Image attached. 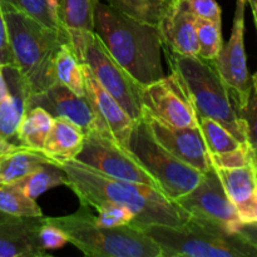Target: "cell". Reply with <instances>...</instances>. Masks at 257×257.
Masks as SVG:
<instances>
[{
	"label": "cell",
	"mask_w": 257,
	"mask_h": 257,
	"mask_svg": "<svg viewBox=\"0 0 257 257\" xmlns=\"http://www.w3.org/2000/svg\"><path fill=\"white\" fill-rule=\"evenodd\" d=\"M60 166L67 176L65 186L78 196L80 205L94 207L100 202H113L124 206L135 213L132 225L141 228L151 225L181 226L190 220V215L158 188L109 177L77 160Z\"/></svg>",
	"instance_id": "1"
},
{
	"label": "cell",
	"mask_w": 257,
	"mask_h": 257,
	"mask_svg": "<svg viewBox=\"0 0 257 257\" xmlns=\"http://www.w3.org/2000/svg\"><path fill=\"white\" fill-rule=\"evenodd\" d=\"M94 33L115 62L142 87L165 77L158 25L140 22L102 0L95 3Z\"/></svg>",
	"instance_id": "2"
},
{
	"label": "cell",
	"mask_w": 257,
	"mask_h": 257,
	"mask_svg": "<svg viewBox=\"0 0 257 257\" xmlns=\"http://www.w3.org/2000/svg\"><path fill=\"white\" fill-rule=\"evenodd\" d=\"M2 7L14 68L24 82L29 95L48 89L57 83L55 55L60 45L69 42L67 33L45 27L4 3H2Z\"/></svg>",
	"instance_id": "3"
},
{
	"label": "cell",
	"mask_w": 257,
	"mask_h": 257,
	"mask_svg": "<svg viewBox=\"0 0 257 257\" xmlns=\"http://www.w3.org/2000/svg\"><path fill=\"white\" fill-rule=\"evenodd\" d=\"M45 220L65 233L68 242L90 257H162L161 248L143 228L135 225L105 227L82 205L79 211Z\"/></svg>",
	"instance_id": "4"
},
{
	"label": "cell",
	"mask_w": 257,
	"mask_h": 257,
	"mask_svg": "<svg viewBox=\"0 0 257 257\" xmlns=\"http://www.w3.org/2000/svg\"><path fill=\"white\" fill-rule=\"evenodd\" d=\"M171 70L187 90L198 118L206 117L223 125L240 142H247V132L230 90L211 60L185 57L166 49Z\"/></svg>",
	"instance_id": "5"
},
{
	"label": "cell",
	"mask_w": 257,
	"mask_h": 257,
	"mask_svg": "<svg viewBox=\"0 0 257 257\" xmlns=\"http://www.w3.org/2000/svg\"><path fill=\"white\" fill-rule=\"evenodd\" d=\"M160 246L162 257H257V250L238 232L190 217L181 226L142 227Z\"/></svg>",
	"instance_id": "6"
},
{
	"label": "cell",
	"mask_w": 257,
	"mask_h": 257,
	"mask_svg": "<svg viewBox=\"0 0 257 257\" xmlns=\"http://www.w3.org/2000/svg\"><path fill=\"white\" fill-rule=\"evenodd\" d=\"M127 148L168 200L176 201L202 180V172L186 165L157 142L143 117L135 122Z\"/></svg>",
	"instance_id": "7"
},
{
	"label": "cell",
	"mask_w": 257,
	"mask_h": 257,
	"mask_svg": "<svg viewBox=\"0 0 257 257\" xmlns=\"http://www.w3.org/2000/svg\"><path fill=\"white\" fill-rule=\"evenodd\" d=\"M79 60L88 65L100 85L122 105L132 119L138 120L142 118V85L138 84L115 62L95 33H93L85 43Z\"/></svg>",
	"instance_id": "8"
},
{
	"label": "cell",
	"mask_w": 257,
	"mask_h": 257,
	"mask_svg": "<svg viewBox=\"0 0 257 257\" xmlns=\"http://www.w3.org/2000/svg\"><path fill=\"white\" fill-rule=\"evenodd\" d=\"M175 202L190 217L212 223L227 232L236 233L243 223L226 195L213 166L203 173L202 180L193 190L178 197Z\"/></svg>",
	"instance_id": "9"
},
{
	"label": "cell",
	"mask_w": 257,
	"mask_h": 257,
	"mask_svg": "<svg viewBox=\"0 0 257 257\" xmlns=\"http://www.w3.org/2000/svg\"><path fill=\"white\" fill-rule=\"evenodd\" d=\"M75 160L109 177L158 188L156 181L135 156L127 148L122 147L112 136L100 133L85 135L83 147Z\"/></svg>",
	"instance_id": "10"
},
{
	"label": "cell",
	"mask_w": 257,
	"mask_h": 257,
	"mask_svg": "<svg viewBox=\"0 0 257 257\" xmlns=\"http://www.w3.org/2000/svg\"><path fill=\"white\" fill-rule=\"evenodd\" d=\"M247 0H237L230 39L222 45L216 59L211 60L221 79L232 95L238 113L247 103L252 87L245 52V5Z\"/></svg>",
	"instance_id": "11"
},
{
	"label": "cell",
	"mask_w": 257,
	"mask_h": 257,
	"mask_svg": "<svg viewBox=\"0 0 257 257\" xmlns=\"http://www.w3.org/2000/svg\"><path fill=\"white\" fill-rule=\"evenodd\" d=\"M143 112L173 127H198L195 105L180 78L171 72L141 89Z\"/></svg>",
	"instance_id": "12"
},
{
	"label": "cell",
	"mask_w": 257,
	"mask_h": 257,
	"mask_svg": "<svg viewBox=\"0 0 257 257\" xmlns=\"http://www.w3.org/2000/svg\"><path fill=\"white\" fill-rule=\"evenodd\" d=\"M42 107L54 118L70 120L84 132L112 136L107 125L95 113L87 95H78L64 85L55 83L43 92L35 93L28 98V108Z\"/></svg>",
	"instance_id": "13"
},
{
	"label": "cell",
	"mask_w": 257,
	"mask_h": 257,
	"mask_svg": "<svg viewBox=\"0 0 257 257\" xmlns=\"http://www.w3.org/2000/svg\"><path fill=\"white\" fill-rule=\"evenodd\" d=\"M142 117L157 142L175 157L202 173L212 167L200 125L195 128H180L162 122L145 112Z\"/></svg>",
	"instance_id": "14"
},
{
	"label": "cell",
	"mask_w": 257,
	"mask_h": 257,
	"mask_svg": "<svg viewBox=\"0 0 257 257\" xmlns=\"http://www.w3.org/2000/svg\"><path fill=\"white\" fill-rule=\"evenodd\" d=\"M83 70L85 95L90 100L100 120L107 125L112 137L122 147L127 148L128 140L136 120L132 119L131 115L123 109L122 105L100 85L85 63H83Z\"/></svg>",
	"instance_id": "15"
},
{
	"label": "cell",
	"mask_w": 257,
	"mask_h": 257,
	"mask_svg": "<svg viewBox=\"0 0 257 257\" xmlns=\"http://www.w3.org/2000/svg\"><path fill=\"white\" fill-rule=\"evenodd\" d=\"M163 48L185 57H198L196 15L186 0H175L171 9L158 24Z\"/></svg>",
	"instance_id": "16"
},
{
	"label": "cell",
	"mask_w": 257,
	"mask_h": 257,
	"mask_svg": "<svg viewBox=\"0 0 257 257\" xmlns=\"http://www.w3.org/2000/svg\"><path fill=\"white\" fill-rule=\"evenodd\" d=\"M215 170L241 221H257V176L255 163L235 168L215 167Z\"/></svg>",
	"instance_id": "17"
},
{
	"label": "cell",
	"mask_w": 257,
	"mask_h": 257,
	"mask_svg": "<svg viewBox=\"0 0 257 257\" xmlns=\"http://www.w3.org/2000/svg\"><path fill=\"white\" fill-rule=\"evenodd\" d=\"M44 216L17 217L0 223V257H44L39 241Z\"/></svg>",
	"instance_id": "18"
},
{
	"label": "cell",
	"mask_w": 257,
	"mask_h": 257,
	"mask_svg": "<svg viewBox=\"0 0 257 257\" xmlns=\"http://www.w3.org/2000/svg\"><path fill=\"white\" fill-rule=\"evenodd\" d=\"M98 0H60L59 22L78 59L94 33V8Z\"/></svg>",
	"instance_id": "19"
},
{
	"label": "cell",
	"mask_w": 257,
	"mask_h": 257,
	"mask_svg": "<svg viewBox=\"0 0 257 257\" xmlns=\"http://www.w3.org/2000/svg\"><path fill=\"white\" fill-rule=\"evenodd\" d=\"M4 74L9 92L0 102V137L17 145V132L28 110L29 92L15 68L5 67Z\"/></svg>",
	"instance_id": "20"
},
{
	"label": "cell",
	"mask_w": 257,
	"mask_h": 257,
	"mask_svg": "<svg viewBox=\"0 0 257 257\" xmlns=\"http://www.w3.org/2000/svg\"><path fill=\"white\" fill-rule=\"evenodd\" d=\"M84 132L64 118H54V123L45 140L43 153L58 165L75 160L84 142Z\"/></svg>",
	"instance_id": "21"
},
{
	"label": "cell",
	"mask_w": 257,
	"mask_h": 257,
	"mask_svg": "<svg viewBox=\"0 0 257 257\" xmlns=\"http://www.w3.org/2000/svg\"><path fill=\"white\" fill-rule=\"evenodd\" d=\"M54 123V117L42 107L28 108L17 132V145L43 152L45 140Z\"/></svg>",
	"instance_id": "22"
},
{
	"label": "cell",
	"mask_w": 257,
	"mask_h": 257,
	"mask_svg": "<svg viewBox=\"0 0 257 257\" xmlns=\"http://www.w3.org/2000/svg\"><path fill=\"white\" fill-rule=\"evenodd\" d=\"M45 163L57 162L43 152L24 147L12 152L0 153V183L15 182Z\"/></svg>",
	"instance_id": "23"
},
{
	"label": "cell",
	"mask_w": 257,
	"mask_h": 257,
	"mask_svg": "<svg viewBox=\"0 0 257 257\" xmlns=\"http://www.w3.org/2000/svg\"><path fill=\"white\" fill-rule=\"evenodd\" d=\"M28 197L37 200L39 196L58 186L67 185V176L62 166L57 163H45L37 170L13 182Z\"/></svg>",
	"instance_id": "24"
},
{
	"label": "cell",
	"mask_w": 257,
	"mask_h": 257,
	"mask_svg": "<svg viewBox=\"0 0 257 257\" xmlns=\"http://www.w3.org/2000/svg\"><path fill=\"white\" fill-rule=\"evenodd\" d=\"M54 73L57 83L78 95H85L83 63L78 59L69 42L60 45L55 55Z\"/></svg>",
	"instance_id": "25"
},
{
	"label": "cell",
	"mask_w": 257,
	"mask_h": 257,
	"mask_svg": "<svg viewBox=\"0 0 257 257\" xmlns=\"http://www.w3.org/2000/svg\"><path fill=\"white\" fill-rule=\"evenodd\" d=\"M118 12L140 22L158 25L175 0H102Z\"/></svg>",
	"instance_id": "26"
},
{
	"label": "cell",
	"mask_w": 257,
	"mask_h": 257,
	"mask_svg": "<svg viewBox=\"0 0 257 257\" xmlns=\"http://www.w3.org/2000/svg\"><path fill=\"white\" fill-rule=\"evenodd\" d=\"M0 211L15 217L43 216L37 200L28 197L13 183H0Z\"/></svg>",
	"instance_id": "27"
},
{
	"label": "cell",
	"mask_w": 257,
	"mask_h": 257,
	"mask_svg": "<svg viewBox=\"0 0 257 257\" xmlns=\"http://www.w3.org/2000/svg\"><path fill=\"white\" fill-rule=\"evenodd\" d=\"M198 125H200V130L202 132L203 140H205L206 147H207L210 156L231 152V151L236 150L243 145L217 120L200 117L198 118Z\"/></svg>",
	"instance_id": "28"
},
{
	"label": "cell",
	"mask_w": 257,
	"mask_h": 257,
	"mask_svg": "<svg viewBox=\"0 0 257 257\" xmlns=\"http://www.w3.org/2000/svg\"><path fill=\"white\" fill-rule=\"evenodd\" d=\"M196 34L200 47L198 57L205 60L216 59L223 45L221 23L196 17Z\"/></svg>",
	"instance_id": "29"
},
{
	"label": "cell",
	"mask_w": 257,
	"mask_h": 257,
	"mask_svg": "<svg viewBox=\"0 0 257 257\" xmlns=\"http://www.w3.org/2000/svg\"><path fill=\"white\" fill-rule=\"evenodd\" d=\"M0 2L9 5L18 12L23 13V14L28 15L32 19L42 23L45 27L64 32L60 23L55 19L54 15L50 12L47 0H0Z\"/></svg>",
	"instance_id": "30"
},
{
	"label": "cell",
	"mask_w": 257,
	"mask_h": 257,
	"mask_svg": "<svg viewBox=\"0 0 257 257\" xmlns=\"http://www.w3.org/2000/svg\"><path fill=\"white\" fill-rule=\"evenodd\" d=\"M97 216H94V222L105 227L132 225L135 221V213L132 210L124 206L113 202H100L94 206Z\"/></svg>",
	"instance_id": "31"
},
{
	"label": "cell",
	"mask_w": 257,
	"mask_h": 257,
	"mask_svg": "<svg viewBox=\"0 0 257 257\" xmlns=\"http://www.w3.org/2000/svg\"><path fill=\"white\" fill-rule=\"evenodd\" d=\"M240 117L245 122L247 142L253 152L255 165H257V72L252 77L250 97L245 107L240 110Z\"/></svg>",
	"instance_id": "32"
},
{
	"label": "cell",
	"mask_w": 257,
	"mask_h": 257,
	"mask_svg": "<svg viewBox=\"0 0 257 257\" xmlns=\"http://www.w3.org/2000/svg\"><path fill=\"white\" fill-rule=\"evenodd\" d=\"M210 160L213 167L216 168H235L255 163L253 152L248 143H243L242 146L231 152L210 156Z\"/></svg>",
	"instance_id": "33"
},
{
	"label": "cell",
	"mask_w": 257,
	"mask_h": 257,
	"mask_svg": "<svg viewBox=\"0 0 257 257\" xmlns=\"http://www.w3.org/2000/svg\"><path fill=\"white\" fill-rule=\"evenodd\" d=\"M39 241L45 251L57 250V248L63 247L65 243H68L65 233L57 226L48 222L47 220H44V222L39 228Z\"/></svg>",
	"instance_id": "34"
},
{
	"label": "cell",
	"mask_w": 257,
	"mask_h": 257,
	"mask_svg": "<svg viewBox=\"0 0 257 257\" xmlns=\"http://www.w3.org/2000/svg\"><path fill=\"white\" fill-rule=\"evenodd\" d=\"M191 12L201 19L221 23V8L216 0H186Z\"/></svg>",
	"instance_id": "35"
},
{
	"label": "cell",
	"mask_w": 257,
	"mask_h": 257,
	"mask_svg": "<svg viewBox=\"0 0 257 257\" xmlns=\"http://www.w3.org/2000/svg\"><path fill=\"white\" fill-rule=\"evenodd\" d=\"M0 67L14 68V58H13L12 49H10L8 28L7 23H5L2 2H0Z\"/></svg>",
	"instance_id": "36"
},
{
	"label": "cell",
	"mask_w": 257,
	"mask_h": 257,
	"mask_svg": "<svg viewBox=\"0 0 257 257\" xmlns=\"http://www.w3.org/2000/svg\"><path fill=\"white\" fill-rule=\"evenodd\" d=\"M237 232L257 250V221L255 222H243Z\"/></svg>",
	"instance_id": "37"
},
{
	"label": "cell",
	"mask_w": 257,
	"mask_h": 257,
	"mask_svg": "<svg viewBox=\"0 0 257 257\" xmlns=\"http://www.w3.org/2000/svg\"><path fill=\"white\" fill-rule=\"evenodd\" d=\"M8 92H9V88H8L7 78L4 74V68L0 67V102L7 97Z\"/></svg>",
	"instance_id": "38"
},
{
	"label": "cell",
	"mask_w": 257,
	"mask_h": 257,
	"mask_svg": "<svg viewBox=\"0 0 257 257\" xmlns=\"http://www.w3.org/2000/svg\"><path fill=\"white\" fill-rule=\"evenodd\" d=\"M18 148H22V147H20V146L14 145V143L8 142V141H5L4 138L0 137V153L12 152V151L18 150Z\"/></svg>",
	"instance_id": "39"
},
{
	"label": "cell",
	"mask_w": 257,
	"mask_h": 257,
	"mask_svg": "<svg viewBox=\"0 0 257 257\" xmlns=\"http://www.w3.org/2000/svg\"><path fill=\"white\" fill-rule=\"evenodd\" d=\"M47 3H48V7H49L50 12H52V14L54 15L55 19H57L58 22H59V5H60V0H47Z\"/></svg>",
	"instance_id": "40"
},
{
	"label": "cell",
	"mask_w": 257,
	"mask_h": 257,
	"mask_svg": "<svg viewBox=\"0 0 257 257\" xmlns=\"http://www.w3.org/2000/svg\"><path fill=\"white\" fill-rule=\"evenodd\" d=\"M247 3L250 4L251 10H252L253 23H255V27H256V30H257V0H247Z\"/></svg>",
	"instance_id": "41"
},
{
	"label": "cell",
	"mask_w": 257,
	"mask_h": 257,
	"mask_svg": "<svg viewBox=\"0 0 257 257\" xmlns=\"http://www.w3.org/2000/svg\"><path fill=\"white\" fill-rule=\"evenodd\" d=\"M14 218H17V217H15V216H12V215H8V213L0 211V223L7 222V221H10V220H14Z\"/></svg>",
	"instance_id": "42"
},
{
	"label": "cell",
	"mask_w": 257,
	"mask_h": 257,
	"mask_svg": "<svg viewBox=\"0 0 257 257\" xmlns=\"http://www.w3.org/2000/svg\"><path fill=\"white\" fill-rule=\"evenodd\" d=\"M256 166V176H257V165H255Z\"/></svg>",
	"instance_id": "43"
}]
</instances>
